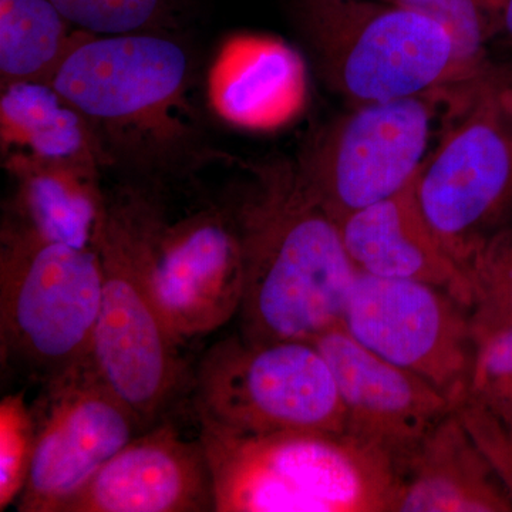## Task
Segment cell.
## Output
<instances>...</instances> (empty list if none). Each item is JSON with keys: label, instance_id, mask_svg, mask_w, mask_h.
I'll use <instances>...</instances> for the list:
<instances>
[{"label": "cell", "instance_id": "obj_1", "mask_svg": "<svg viewBox=\"0 0 512 512\" xmlns=\"http://www.w3.org/2000/svg\"><path fill=\"white\" fill-rule=\"evenodd\" d=\"M50 84L82 114L101 168L161 185L210 158L197 70L177 33H89Z\"/></svg>", "mask_w": 512, "mask_h": 512}, {"label": "cell", "instance_id": "obj_2", "mask_svg": "<svg viewBox=\"0 0 512 512\" xmlns=\"http://www.w3.org/2000/svg\"><path fill=\"white\" fill-rule=\"evenodd\" d=\"M245 168V183L222 197L244 265L239 333L252 342H312L342 323L357 268L338 222L303 184L296 163Z\"/></svg>", "mask_w": 512, "mask_h": 512}, {"label": "cell", "instance_id": "obj_3", "mask_svg": "<svg viewBox=\"0 0 512 512\" xmlns=\"http://www.w3.org/2000/svg\"><path fill=\"white\" fill-rule=\"evenodd\" d=\"M161 194L160 185L131 180L106 191L96 238L103 291L92 359L144 430L173 413L192 379L183 345L165 326L148 278Z\"/></svg>", "mask_w": 512, "mask_h": 512}, {"label": "cell", "instance_id": "obj_4", "mask_svg": "<svg viewBox=\"0 0 512 512\" xmlns=\"http://www.w3.org/2000/svg\"><path fill=\"white\" fill-rule=\"evenodd\" d=\"M215 512H394L399 476L389 457L348 434L286 431L218 436L200 430Z\"/></svg>", "mask_w": 512, "mask_h": 512}, {"label": "cell", "instance_id": "obj_5", "mask_svg": "<svg viewBox=\"0 0 512 512\" xmlns=\"http://www.w3.org/2000/svg\"><path fill=\"white\" fill-rule=\"evenodd\" d=\"M320 79L352 106L476 87L436 20L384 0H291Z\"/></svg>", "mask_w": 512, "mask_h": 512}, {"label": "cell", "instance_id": "obj_6", "mask_svg": "<svg viewBox=\"0 0 512 512\" xmlns=\"http://www.w3.org/2000/svg\"><path fill=\"white\" fill-rule=\"evenodd\" d=\"M99 252L40 237L2 218L0 357L40 386L92 357L100 318Z\"/></svg>", "mask_w": 512, "mask_h": 512}, {"label": "cell", "instance_id": "obj_7", "mask_svg": "<svg viewBox=\"0 0 512 512\" xmlns=\"http://www.w3.org/2000/svg\"><path fill=\"white\" fill-rule=\"evenodd\" d=\"M200 430L248 437L286 431L345 434V409L328 360L312 342L218 340L192 370Z\"/></svg>", "mask_w": 512, "mask_h": 512}, {"label": "cell", "instance_id": "obj_8", "mask_svg": "<svg viewBox=\"0 0 512 512\" xmlns=\"http://www.w3.org/2000/svg\"><path fill=\"white\" fill-rule=\"evenodd\" d=\"M434 110V96L352 106L306 141L303 184L336 222L392 197L426 161Z\"/></svg>", "mask_w": 512, "mask_h": 512}, {"label": "cell", "instance_id": "obj_9", "mask_svg": "<svg viewBox=\"0 0 512 512\" xmlns=\"http://www.w3.org/2000/svg\"><path fill=\"white\" fill-rule=\"evenodd\" d=\"M417 192L464 272L478 249L512 222V124L498 106L494 79L478 84L463 119L424 161Z\"/></svg>", "mask_w": 512, "mask_h": 512}, {"label": "cell", "instance_id": "obj_10", "mask_svg": "<svg viewBox=\"0 0 512 512\" xmlns=\"http://www.w3.org/2000/svg\"><path fill=\"white\" fill-rule=\"evenodd\" d=\"M340 325L370 352L439 387L451 403L466 392L477 350L470 308L443 289L357 271Z\"/></svg>", "mask_w": 512, "mask_h": 512}, {"label": "cell", "instance_id": "obj_11", "mask_svg": "<svg viewBox=\"0 0 512 512\" xmlns=\"http://www.w3.org/2000/svg\"><path fill=\"white\" fill-rule=\"evenodd\" d=\"M32 403L35 453L19 512H62L111 457L144 429L93 359L42 384Z\"/></svg>", "mask_w": 512, "mask_h": 512}, {"label": "cell", "instance_id": "obj_12", "mask_svg": "<svg viewBox=\"0 0 512 512\" xmlns=\"http://www.w3.org/2000/svg\"><path fill=\"white\" fill-rule=\"evenodd\" d=\"M148 278L165 326L180 345L224 328L239 315L244 265L224 201L171 218L164 195L151 232Z\"/></svg>", "mask_w": 512, "mask_h": 512}, {"label": "cell", "instance_id": "obj_13", "mask_svg": "<svg viewBox=\"0 0 512 512\" xmlns=\"http://www.w3.org/2000/svg\"><path fill=\"white\" fill-rule=\"evenodd\" d=\"M328 360L345 409V434L400 466L454 409L429 380L387 362L333 326L312 340Z\"/></svg>", "mask_w": 512, "mask_h": 512}, {"label": "cell", "instance_id": "obj_14", "mask_svg": "<svg viewBox=\"0 0 512 512\" xmlns=\"http://www.w3.org/2000/svg\"><path fill=\"white\" fill-rule=\"evenodd\" d=\"M62 512H215L204 444L170 416L128 441Z\"/></svg>", "mask_w": 512, "mask_h": 512}, {"label": "cell", "instance_id": "obj_15", "mask_svg": "<svg viewBox=\"0 0 512 512\" xmlns=\"http://www.w3.org/2000/svg\"><path fill=\"white\" fill-rule=\"evenodd\" d=\"M419 175L392 197L339 221L357 271L437 286L471 308V285L424 214Z\"/></svg>", "mask_w": 512, "mask_h": 512}, {"label": "cell", "instance_id": "obj_16", "mask_svg": "<svg viewBox=\"0 0 512 512\" xmlns=\"http://www.w3.org/2000/svg\"><path fill=\"white\" fill-rule=\"evenodd\" d=\"M394 512H512V497L456 410L397 467Z\"/></svg>", "mask_w": 512, "mask_h": 512}, {"label": "cell", "instance_id": "obj_17", "mask_svg": "<svg viewBox=\"0 0 512 512\" xmlns=\"http://www.w3.org/2000/svg\"><path fill=\"white\" fill-rule=\"evenodd\" d=\"M212 100L232 123L275 128L301 111L306 73L301 57L274 37L232 40L212 76Z\"/></svg>", "mask_w": 512, "mask_h": 512}, {"label": "cell", "instance_id": "obj_18", "mask_svg": "<svg viewBox=\"0 0 512 512\" xmlns=\"http://www.w3.org/2000/svg\"><path fill=\"white\" fill-rule=\"evenodd\" d=\"M0 89L5 167L55 164L100 171L86 121L52 84L18 83Z\"/></svg>", "mask_w": 512, "mask_h": 512}, {"label": "cell", "instance_id": "obj_19", "mask_svg": "<svg viewBox=\"0 0 512 512\" xmlns=\"http://www.w3.org/2000/svg\"><path fill=\"white\" fill-rule=\"evenodd\" d=\"M6 170L15 178L16 188L3 217L49 241L96 247L106 211L100 171L55 164H16Z\"/></svg>", "mask_w": 512, "mask_h": 512}, {"label": "cell", "instance_id": "obj_20", "mask_svg": "<svg viewBox=\"0 0 512 512\" xmlns=\"http://www.w3.org/2000/svg\"><path fill=\"white\" fill-rule=\"evenodd\" d=\"M87 35L52 0H0V87L52 82Z\"/></svg>", "mask_w": 512, "mask_h": 512}, {"label": "cell", "instance_id": "obj_21", "mask_svg": "<svg viewBox=\"0 0 512 512\" xmlns=\"http://www.w3.org/2000/svg\"><path fill=\"white\" fill-rule=\"evenodd\" d=\"M476 340L512 329V222L478 249L466 266Z\"/></svg>", "mask_w": 512, "mask_h": 512}, {"label": "cell", "instance_id": "obj_22", "mask_svg": "<svg viewBox=\"0 0 512 512\" xmlns=\"http://www.w3.org/2000/svg\"><path fill=\"white\" fill-rule=\"evenodd\" d=\"M77 29L93 35L174 32L185 0H52Z\"/></svg>", "mask_w": 512, "mask_h": 512}, {"label": "cell", "instance_id": "obj_23", "mask_svg": "<svg viewBox=\"0 0 512 512\" xmlns=\"http://www.w3.org/2000/svg\"><path fill=\"white\" fill-rule=\"evenodd\" d=\"M436 20L453 37L458 59L474 82L487 79L485 53L495 36L497 0H393Z\"/></svg>", "mask_w": 512, "mask_h": 512}, {"label": "cell", "instance_id": "obj_24", "mask_svg": "<svg viewBox=\"0 0 512 512\" xmlns=\"http://www.w3.org/2000/svg\"><path fill=\"white\" fill-rule=\"evenodd\" d=\"M36 429L32 404L25 393H12L0 403V511L16 501L25 488L35 453Z\"/></svg>", "mask_w": 512, "mask_h": 512}, {"label": "cell", "instance_id": "obj_25", "mask_svg": "<svg viewBox=\"0 0 512 512\" xmlns=\"http://www.w3.org/2000/svg\"><path fill=\"white\" fill-rule=\"evenodd\" d=\"M461 396L498 416L512 417V329L478 340L470 380Z\"/></svg>", "mask_w": 512, "mask_h": 512}, {"label": "cell", "instance_id": "obj_26", "mask_svg": "<svg viewBox=\"0 0 512 512\" xmlns=\"http://www.w3.org/2000/svg\"><path fill=\"white\" fill-rule=\"evenodd\" d=\"M453 407L512 497V417L498 416L466 396Z\"/></svg>", "mask_w": 512, "mask_h": 512}, {"label": "cell", "instance_id": "obj_27", "mask_svg": "<svg viewBox=\"0 0 512 512\" xmlns=\"http://www.w3.org/2000/svg\"><path fill=\"white\" fill-rule=\"evenodd\" d=\"M495 35L500 33L512 42V0H497L494 15Z\"/></svg>", "mask_w": 512, "mask_h": 512}, {"label": "cell", "instance_id": "obj_28", "mask_svg": "<svg viewBox=\"0 0 512 512\" xmlns=\"http://www.w3.org/2000/svg\"><path fill=\"white\" fill-rule=\"evenodd\" d=\"M495 97H497L498 106L505 116V119L512 124V80L501 83L494 79Z\"/></svg>", "mask_w": 512, "mask_h": 512}, {"label": "cell", "instance_id": "obj_29", "mask_svg": "<svg viewBox=\"0 0 512 512\" xmlns=\"http://www.w3.org/2000/svg\"><path fill=\"white\" fill-rule=\"evenodd\" d=\"M384 2H393V0H384Z\"/></svg>", "mask_w": 512, "mask_h": 512}]
</instances>
